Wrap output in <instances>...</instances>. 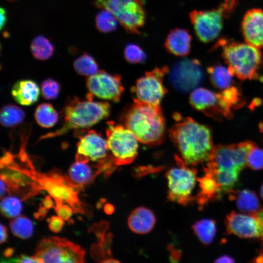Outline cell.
<instances>
[{"label":"cell","instance_id":"obj_1","mask_svg":"<svg viewBox=\"0 0 263 263\" xmlns=\"http://www.w3.org/2000/svg\"><path fill=\"white\" fill-rule=\"evenodd\" d=\"M174 119L169 136L183 162L190 167L207 162L214 147L209 128L177 113Z\"/></svg>","mask_w":263,"mask_h":263},{"label":"cell","instance_id":"obj_2","mask_svg":"<svg viewBox=\"0 0 263 263\" xmlns=\"http://www.w3.org/2000/svg\"><path fill=\"white\" fill-rule=\"evenodd\" d=\"M121 121L142 144L155 146L164 140L165 120L160 105L133 100L123 112Z\"/></svg>","mask_w":263,"mask_h":263},{"label":"cell","instance_id":"obj_3","mask_svg":"<svg viewBox=\"0 0 263 263\" xmlns=\"http://www.w3.org/2000/svg\"><path fill=\"white\" fill-rule=\"evenodd\" d=\"M22 169L38 183L41 190H45L50 194L55 200L56 205L65 202L75 213L86 215L88 213L78 196L82 186L74 183L69 176L57 169L47 173L38 171L29 157L23 162Z\"/></svg>","mask_w":263,"mask_h":263},{"label":"cell","instance_id":"obj_4","mask_svg":"<svg viewBox=\"0 0 263 263\" xmlns=\"http://www.w3.org/2000/svg\"><path fill=\"white\" fill-rule=\"evenodd\" d=\"M111 112L110 104L105 101H94L86 97L71 99L64 107L63 123L54 132L41 136L38 141L64 135L72 130L91 127L107 118Z\"/></svg>","mask_w":263,"mask_h":263},{"label":"cell","instance_id":"obj_5","mask_svg":"<svg viewBox=\"0 0 263 263\" xmlns=\"http://www.w3.org/2000/svg\"><path fill=\"white\" fill-rule=\"evenodd\" d=\"M222 56L233 76L241 80L252 79L258 76L263 63L260 48L248 43L222 39L218 43Z\"/></svg>","mask_w":263,"mask_h":263},{"label":"cell","instance_id":"obj_6","mask_svg":"<svg viewBox=\"0 0 263 263\" xmlns=\"http://www.w3.org/2000/svg\"><path fill=\"white\" fill-rule=\"evenodd\" d=\"M0 169L1 198L8 193L26 200L40 192L38 183L22 169L12 153L4 151L0 159Z\"/></svg>","mask_w":263,"mask_h":263},{"label":"cell","instance_id":"obj_7","mask_svg":"<svg viewBox=\"0 0 263 263\" xmlns=\"http://www.w3.org/2000/svg\"><path fill=\"white\" fill-rule=\"evenodd\" d=\"M239 0H223L216 9L193 10L189 14L190 22L200 41L207 43L216 38L228 18L238 4Z\"/></svg>","mask_w":263,"mask_h":263},{"label":"cell","instance_id":"obj_8","mask_svg":"<svg viewBox=\"0 0 263 263\" xmlns=\"http://www.w3.org/2000/svg\"><path fill=\"white\" fill-rule=\"evenodd\" d=\"M85 256L79 245L64 238L48 237L39 241L33 257L38 263H81Z\"/></svg>","mask_w":263,"mask_h":263},{"label":"cell","instance_id":"obj_9","mask_svg":"<svg viewBox=\"0 0 263 263\" xmlns=\"http://www.w3.org/2000/svg\"><path fill=\"white\" fill-rule=\"evenodd\" d=\"M93 4L110 11L128 33H141L146 19L143 0H94Z\"/></svg>","mask_w":263,"mask_h":263},{"label":"cell","instance_id":"obj_10","mask_svg":"<svg viewBox=\"0 0 263 263\" xmlns=\"http://www.w3.org/2000/svg\"><path fill=\"white\" fill-rule=\"evenodd\" d=\"M106 140L110 155L114 165L132 163L138 154V140L122 124L110 121L107 123Z\"/></svg>","mask_w":263,"mask_h":263},{"label":"cell","instance_id":"obj_11","mask_svg":"<svg viewBox=\"0 0 263 263\" xmlns=\"http://www.w3.org/2000/svg\"><path fill=\"white\" fill-rule=\"evenodd\" d=\"M256 144L246 141L238 144L218 145L214 147L207 163V168L238 172L244 168L247 154Z\"/></svg>","mask_w":263,"mask_h":263},{"label":"cell","instance_id":"obj_12","mask_svg":"<svg viewBox=\"0 0 263 263\" xmlns=\"http://www.w3.org/2000/svg\"><path fill=\"white\" fill-rule=\"evenodd\" d=\"M177 159L178 166L169 169L166 173L168 198L180 204H186L191 199L198 181L197 172L195 169L185 165L180 158Z\"/></svg>","mask_w":263,"mask_h":263},{"label":"cell","instance_id":"obj_13","mask_svg":"<svg viewBox=\"0 0 263 263\" xmlns=\"http://www.w3.org/2000/svg\"><path fill=\"white\" fill-rule=\"evenodd\" d=\"M167 66L156 67L147 72L132 88L134 100L154 105H160L167 90L163 84L164 75L168 73Z\"/></svg>","mask_w":263,"mask_h":263},{"label":"cell","instance_id":"obj_14","mask_svg":"<svg viewBox=\"0 0 263 263\" xmlns=\"http://www.w3.org/2000/svg\"><path fill=\"white\" fill-rule=\"evenodd\" d=\"M189 101L196 110L215 119H230L233 116L232 108L221 93L196 88L190 93Z\"/></svg>","mask_w":263,"mask_h":263},{"label":"cell","instance_id":"obj_15","mask_svg":"<svg viewBox=\"0 0 263 263\" xmlns=\"http://www.w3.org/2000/svg\"><path fill=\"white\" fill-rule=\"evenodd\" d=\"M169 72L172 86L183 93L196 88L204 78L203 67L200 61L196 59L179 60L169 69Z\"/></svg>","mask_w":263,"mask_h":263},{"label":"cell","instance_id":"obj_16","mask_svg":"<svg viewBox=\"0 0 263 263\" xmlns=\"http://www.w3.org/2000/svg\"><path fill=\"white\" fill-rule=\"evenodd\" d=\"M88 94L87 98L94 96L117 102L120 99L124 91L121 76L112 75L103 71L89 76L86 80Z\"/></svg>","mask_w":263,"mask_h":263},{"label":"cell","instance_id":"obj_17","mask_svg":"<svg viewBox=\"0 0 263 263\" xmlns=\"http://www.w3.org/2000/svg\"><path fill=\"white\" fill-rule=\"evenodd\" d=\"M76 147V161L101 163L110 157L106 139L93 130L79 136Z\"/></svg>","mask_w":263,"mask_h":263},{"label":"cell","instance_id":"obj_18","mask_svg":"<svg viewBox=\"0 0 263 263\" xmlns=\"http://www.w3.org/2000/svg\"><path fill=\"white\" fill-rule=\"evenodd\" d=\"M225 225L228 234L263 239V224L254 214L231 212L226 216Z\"/></svg>","mask_w":263,"mask_h":263},{"label":"cell","instance_id":"obj_19","mask_svg":"<svg viewBox=\"0 0 263 263\" xmlns=\"http://www.w3.org/2000/svg\"><path fill=\"white\" fill-rule=\"evenodd\" d=\"M244 40L257 48H263V10L253 8L244 14L241 23Z\"/></svg>","mask_w":263,"mask_h":263},{"label":"cell","instance_id":"obj_20","mask_svg":"<svg viewBox=\"0 0 263 263\" xmlns=\"http://www.w3.org/2000/svg\"><path fill=\"white\" fill-rule=\"evenodd\" d=\"M192 36L188 30L175 28L171 30L164 43L169 53L178 56L188 55L190 51Z\"/></svg>","mask_w":263,"mask_h":263},{"label":"cell","instance_id":"obj_21","mask_svg":"<svg viewBox=\"0 0 263 263\" xmlns=\"http://www.w3.org/2000/svg\"><path fill=\"white\" fill-rule=\"evenodd\" d=\"M40 92V88L35 81L23 79L13 85L11 94L17 103L23 106H30L38 100Z\"/></svg>","mask_w":263,"mask_h":263},{"label":"cell","instance_id":"obj_22","mask_svg":"<svg viewBox=\"0 0 263 263\" xmlns=\"http://www.w3.org/2000/svg\"><path fill=\"white\" fill-rule=\"evenodd\" d=\"M156 222L155 216L150 209L140 207L134 209L128 220L130 229L137 234H144L150 232Z\"/></svg>","mask_w":263,"mask_h":263},{"label":"cell","instance_id":"obj_23","mask_svg":"<svg viewBox=\"0 0 263 263\" xmlns=\"http://www.w3.org/2000/svg\"><path fill=\"white\" fill-rule=\"evenodd\" d=\"M198 181L200 191L197 198L200 205L218 200L224 193L211 173L205 170V175L198 178Z\"/></svg>","mask_w":263,"mask_h":263},{"label":"cell","instance_id":"obj_24","mask_svg":"<svg viewBox=\"0 0 263 263\" xmlns=\"http://www.w3.org/2000/svg\"><path fill=\"white\" fill-rule=\"evenodd\" d=\"M230 196L235 200L238 208L247 214H254L261 208L259 199L256 193L249 189H243L232 193Z\"/></svg>","mask_w":263,"mask_h":263},{"label":"cell","instance_id":"obj_25","mask_svg":"<svg viewBox=\"0 0 263 263\" xmlns=\"http://www.w3.org/2000/svg\"><path fill=\"white\" fill-rule=\"evenodd\" d=\"M101 172L94 170L87 163L75 161L69 170V177L75 184L83 186L92 182Z\"/></svg>","mask_w":263,"mask_h":263},{"label":"cell","instance_id":"obj_26","mask_svg":"<svg viewBox=\"0 0 263 263\" xmlns=\"http://www.w3.org/2000/svg\"><path fill=\"white\" fill-rule=\"evenodd\" d=\"M207 71L210 82L215 88L224 90L232 86L233 75L228 68L217 64L208 67Z\"/></svg>","mask_w":263,"mask_h":263},{"label":"cell","instance_id":"obj_27","mask_svg":"<svg viewBox=\"0 0 263 263\" xmlns=\"http://www.w3.org/2000/svg\"><path fill=\"white\" fill-rule=\"evenodd\" d=\"M25 114L22 109L13 104H6L2 107L0 113L1 124L6 128H12L21 123Z\"/></svg>","mask_w":263,"mask_h":263},{"label":"cell","instance_id":"obj_28","mask_svg":"<svg viewBox=\"0 0 263 263\" xmlns=\"http://www.w3.org/2000/svg\"><path fill=\"white\" fill-rule=\"evenodd\" d=\"M35 118L40 127L50 128L57 122L58 113L51 104L41 103L38 105L35 110Z\"/></svg>","mask_w":263,"mask_h":263},{"label":"cell","instance_id":"obj_29","mask_svg":"<svg viewBox=\"0 0 263 263\" xmlns=\"http://www.w3.org/2000/svg\"><path fill=\"white\" fill-rule=\"evenodd\" d=\"M30 49L33 56L37 59L45 60L50 58L54 52V47L45 37L39 35L32 40Z\"/></svg>","mask_w":263,"mask_h":263},{"label":"cell","instance_id":"obj_30","mask_svg":"<svg viewBox=\"0 0 263 263\" xmlns=\"http://www.w3.org/2000/svg\"><path fill=\"white\" fill-rule=\"evenodd\" d=\"M192 229L199 240L206 245L212 242L216 232L215 222L207 219L196 222L192 225Z\"/></svg>","mask_w":263,"mask_h":263},{"label":"cell","instance_id":"obj_31","mask_svg":"<svg viewBox=\"0 0 263 263\" xmlns=\"http://www.w3.org/2000/svg\"><path fill=\"white\" fill-rule=\"evenodd\" d=\"M75 71L79 75L90 76L98 71V64L93 56L84 53L74 62Z\"/></svg>","mask_w":263,"mask_h":263},{"label":"cell","instance_id":"obj_32","mask_svg":"<svg viewBox=\"0 0 263 263\" xmlns=\"http://www.w3.org/2000/svg\"><path fill=\"white\" fill-rule=\"evenodd\" d=\"M10 227L14 235L22 239L31 237L33 232L32 221L24 216L17 217L11 221Z\"/></svg>","mask_w":263,"mask_h":263},{"label":"cell","instance_id":"obj_33","mask_svg":"<svg viewBox=\"0 0 263 263\" xmlns=\"http://www.w3.org/2000/svg\"><path fill=\"white\" fill-rule=\"evenodd\" d=\"M117 22L113 15L107 9H102L95 17L96 28L103 33H108L114 31L117 27Z\"/></svg>","mask_w":263,"mask_h":263},{"label":"cell","instance_id":"obj_34","mask_svg":"<svg viewBox=\"0 0 263 263\" xmlns=\"http://www.w3.org/2000/svg\"><path fill=\"white\" fill-rule=\"evenodd\" d=\"M21 204L17 198L13 196L3 197L0 202L1 213L9 218L19 216L21 211Z\"/></svg>","mask_w":263,"mask_h":263},{"label":"cell","instance_id":"obj_35","mask_svg":"<svg viewBox=\"0 0 263 263\" xmlns=\"http://www.w3.org/2000/svg\"><path fill=\"white\" fill-rule=\"evenodd\" d=\"M124 55L126 60L132 64L143 63L146 59V55L143 50L133 43L126 46Z\"/></svg>","mask_w":263,"mask_h":263},{"label":"cell","instance_id":"obj_36","mask_svg":"<svg viewBox=\"0 0 263 263\" xmlns=\"http://www.w3.org/2000/svg\"><path fill=\"white\" fill-rule=\"evenodd\" d=\"M61 86L56 80L49 78L41 83L40 91L43 97L46 100L56 99L60 93Z\"/></svg>","mask_w":263,"mask_h":263},{"label":"cell","instance_id":"obj_37","mask_svg":"<svg viewBox=\"0 0 263 263\" xmlns=\"http://www.w3.org/2000/svg\"><path fill=\"white\" fill-rule=\"evenodd\" d=\"M246 164L250 169L260 170L263 169V150L254 146L247 153Z\"/></svg>","mask_w":263,"mask_h":263},{"label":"cell","instance_id":"obj_38","mask_svg":"<svg viewBox=\"0 0 263 263\" xmlns=\"http://www.w3.org/2000/svg\"><path fill=\"white\" fill-rule=\"evenodd\" d=\"M53 207L58 216L63 220H68L72 216L74 212L71 207L63 204L59 205H55Z\"/></svg>","mask_w":263,"mask_h":263},{"label":"cell","instance_id":"obj_39","mask_svg":"<svg viewBox=\"0 0 263 263\" xmlns=\"http://www.w3.org/2000/svg\"><path fill=\"white\" fill-rule=\"evenodd\" d=\"M64 221L58 216H52L48 220L49 229L53 232H59L61 230L64 225Z\"/></svg>","mask_w":263,"mask_h":263},{"label":"cell","instance_id":"obj_40","mask_svg":"<svg viewBox=\"0 0 263 263\" xmlns=\"http://www.w3.org/2000/svg\"><path fill=\"white\" fill-rule=\"evenodd\" d=\"M3 262L16 263H38V260L33 256L29 257L27 255H21L18 257L13 258L8 260L4 261Z\"/></svg>","mask_w":263,"mask_h":263},{"label":"cell","instance_id":"obj_41","mask_svg":"<svg viewBox=\"0 0 263 263\" xmlns=\"http://www.w3.org/2000/svg\"><path fill=\"white\" fill-rule=\"evenodd\" d=\"M7 228L2 224H0V244H2L6 241L7 239Z\"/></svg>","mask_w":263,"mask_h":263},{"label":"cell","instance_id":"obj_42","mask_svg":"<svg viewBox=\"0 0 263 263\" xmlns=\"http://www.w3.org/2000/svg\"><path fill=\"white\" fill-rule=\"evenodd\" d=\"M0 30H1L5 26V24L7 21V16H6V12L5 10V9L1 7L0 9Z\"/></svg>","mask_w":263,"mask_h":263},{"label":"cell","instance_id":"obj_43","mask_svg":"<svg viewBox=\"0 0 263 263\" xmlns=\"http://www.w3.org/2000/svg\"><path fill=\"white\" fill-rule=\"evenodd\" d=\"M43 206L46 209H49L53 207V202L51 199V196L47 195L42 201Z\"/></svg>","mask_w":263,"mask_h":263},{"label":"cell","instance_id":"obj_44","mask_svg":"<svg viewBox=\"0 0 263 263\" xmlns=\"http://www.w3.org/2000/svg\"><path fill=\"white\" fill-rule=\"evenodd\" d=\"M47 209L43 206H40L38 212L35 213V217L37 219L43 218L47 213Z\"/></svg>","mask_w":263,"mask_h":263},{"label":"cell","instance_id":"obj_45","mask_svg":"<svg viewBox=\"0 0 263 263\" xmlns=\"http://www.w3.org/2000/svg\"><path fill=\"white\" fill-rule=\"evenodd\" d=\"M233 262L234 260L227 256H221L215 261L216 263H232Z\"/></svg>","mask_w":263,"mask_h":263},{"label":"cell","instance_id":"obj_46","mask_svg":"<svg viewBox=\"0 0 263 263\" xmlns=\"http://www.w3.org/2000/svg\"><path fill=\"white\" fill-rule=\"evenodd\" d=\"M259 221L263 224V209H260L258 211L254 214Z\"/></svg>","mask_w":263,"mask_h":263},{"label":"cell","instance_id":"obj_47","mask_svg":"<svg viewBox=\"0 0 263 263\" xmlns=\"http://www.w3.org/2000/svg\"><path fill=\"white\" fill-rule=\"evenodd\" d=\"M13 251L12 249H7L6 251H4V255L6 257H8L12 254Z\"/></svg>","mask_w":263,"mask_h":263},{"label":"cell","instance_id":"obj_48","mask_svg":"<svg viewBox=\"0 0 263 263\" xmlns=\"http://www.w3.org/2000/svg\"><path fill=\"white\" fill-rule=\"evenodd\" d=\"M260 193H261V196L262 199H263V184L261 188Z\"/></svg>","mask_w":263,"mask_h":263},{"label":"cell","instance_id":"obj_49","mask_svg":"<svg viewBox=\"0 0 263 263\" xmlns=\"http://www.w3.org/2000/svg\"><path fill=\"white\" fill-rule=\"evenodd\" d=\"M7 0L11 1V2H14V1H16L19 0Z\"/></svg>","mask_w":263,"mask_h":263}]
</instances>
